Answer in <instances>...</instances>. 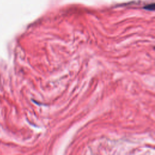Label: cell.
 I'll return each mask as SVG.
<instances>
[{"label": "cell", "instance_id": "6da1fadb", "mask_svg": "<svg viewBox=\"0 0 155 155\" xmlns=\"http://www.w3.org/2000/svg\"><path fill=\"white\" fill-rule=\"evenodd\" d=\"M145 9H148V10H153L154 9V4H149L147 6H145Z\"/></svg>", "mask_w": 155, "mask_h": 155}]
</instances>
